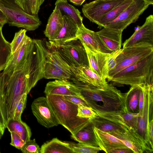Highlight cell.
<instances>
[{"label":"cell","mask_w":153,"mask_h":153,"mask_svg":"<svg viewBox=\"0 0 153 153\" xmlns=\"http://www.w3.org/2000/svg\"><path fill=\"white\" fill-rule=\"evenodd\" d=\"M144 42L153 45V15L147 17L143 24L134 32L123 43V48L140 43Z\"/></svg>","instance_id":"14"},{"label":"cell","mask_w":153,"mask_h":153,"mask_svg":"<svg viewBox=\"0 0 153 153\" xmlns=\"http://www.w3.org/2000/svg\"><path fill=\"white\" fill-rule=\"evenodd\" d=\"M74 153H96L102 150L99 147H95L79 143L68 142Z\"/></svg>","instance_id":"33"},{"label":"cell","mask_w":153,"mask_h":153,"mask_svg":"<svg viewBox=\"0 0 153 153\" xmlns=\"http://www.w3.org/2000/svg\"><path fill=\"white\" fill-rule=\"evenodd\" d=\"M31 108L38 123L44 127L49 128L59 124L46 97H39L34 100Z\"/></svg>","instance_id":"9"},{"label":"cell","mask_w":153,"mask_h":153,"mask_svg":"<svg viewBox=\"0 0 153 153\" xmlns=\"http://www.w3.org/2000/svg\"><path fill=\"white\" fill-rule=\"evenodd\" d=\"M74 83L79 90L84 100L97 114L128 112L125 93L112 84H108L106 87L100 88L82 82Z\"/></svg>","instance_id":"2"},{"label":"cell","mask_w":153,"mask_h":153,"mask_svg":"<svg viewBox=\"0 0 153 153\" xmlns=\"http://www.w3.org/2000/svg\"><path fill=\"white\" fill-rule=\"evenodd\" d=\"M64 23L63 15L56 6L50 15L44 31L45 36L50 40H53L59 33Z\"/></svg>","instance_id":"20"},{"label":"cell","mask_w":153,"mask_h":153,"mask_svg":"<svg viewBox=\"0 0 153 153\" xmlns=\"http://www.w3.org/2000/svg\"><path fill=\"white\" fill-rule=\"evenodd\" d=\"M70 2L77 6H81L86 0H68Z\"/></svg>","instance_id":"47"},{"label":"cell","mask_w":153,"mask_h":153,"mask_svg":"<svg viewBox=\"0 0 153 153\" xmlns=\"http://www.w3.org/2000/svg\"><path fill=\"white\" fill-rule=\"evenodd\" d=\"M120 139L127 147L131 150L134 153H140L138 149L130 142L126 140Z\"/></svg>","instance_id":"44"},{"label":"cell","mask_w":153,"mask_h":153,"mask_svg":"<svg viewBox=\"0 0 153 153\" xmlns=\"http://www.w3.org/2000/svg\"><path fill=\"white\" fill-rule=\"evenodd\" d=\"M122 49V52L116 59L115 67L109 72L108 81L118 72L153 53V45L144 42Z\"/></svg>","instance_id":"6"},{"label":"cell","mask_w":153,"mask_h":153,"mask_svg":"<svg viewBox=\"0 0 153 153\" xmlns=\"http://www.w3.org/2000/svg\"><path fill=\"white\" fill-rule=\"evenodd\" d=\"M89 120L94 127L120 139L126 132L124 128L119 124L97 115Z\"/></svg>","instance_id":"21"},{"label":"cell","mask_w":153,"mask_h":153,"mask_svg":"<svg viewBox=\"0 0 153 153\" xmlns=\"http://www.w3.org/2000/svg\"><path fill=\"white\" fill-rule=\"evenodd\" d=\"M64 23L59 33L53 41H50V44L57 47L73 40L77 39L76 35L79 27L70 17L63 15Z\"/></svg>","instance_id":"17"},{"label":"cell","mask_w":153,"mask_h":153,"mask_svg":"<svg viewBox=\"0 0 153 153\" xmlns=\"http://www.w3.org/2000/svg\"><path fill=\"white\" fill-rule=\"evenodd\" d=\"M27 30L25 29H21L16 32L13 41L10 44L12 54L16 50L19 46L23 40L26 35Z\"/></svg>","instance_id":"35"},{"label":"cell","mask_w":153,"mask_h":153,"mask_svg":"<svg viewBox=\"0 0 153 153\" xmlns=\"http://www.w3.org/2000/svg\"><path fill=\"white\" fill-rule=\"evenodd\" d=\"M76 37L82 44H85L93 51L111 53L104 45L96 32L87 28L83 24L79 27Z\"/></svg>","instance_id":"16"},{"label":"cell","mask_w":153,"mask_h":153,"mask_svg":"<svg viewBox=\"0 0 153 153\" xmlns=\"http://www.w3.org/2000/svg\"><path fill=\"white\" fill-rule=\"evenodd\" d=\"M153 120L152 119L150 121L148 129V135L150 146L153 149Z\"/></svg>","instance_id":"43"},{"label":"cell","mask_w":153,"mask_h":153,"mask_svg":"<svg viewBox=\"0 0 153 153\" xmlns=\"http://www.w3.org/2000/svg\"><path fill=\"white\" fill-rule=\"evenodd\" d=\"M94 127L93 124L90 122L88 125L80 130L76 133L71 134V137L79 143L99 147L95 136Z\"/></svg>","instance_id":"25"},{"label":"cell","mask_w":153,"mask_h":153,"mask_svg":"<svg viewBox=\"0 0 153 153\" xmlns=\"http://www.w3.org/2000/svg\"><path fill=\"white\" fill-rule=\"evenodd\" d=\"M143 84L131 86L128 91L125 93L128 112L134 113L139 112L140 96Z\"/></svg>","instance_id":"23"},{"label":"cell","mask_w":153,"mask_h":153,"mask_svg":"<svg viewBox=\"0 0 153 153\" xmlns=\"http://www.w3.org/2000/svg\"><path fill=\"white\" fill-rule=\"evenodd\" d=\"M109 81L117 85L131 86L142 83L153 84V53L118 72Z\"/></svg>","instance_id":"4"},{"label":"cell","mask_w":153,"mask_h":153,"mask_svg":"<svg viewBox=\"0 0 153 153\" xmlns=\"http://www.w3.org/2000/svg\"><path fill=\"white\" fill-rule=\"evenodd\" d=\"M63 97L65 100L78 106L89 107L86 102L79 97L73 96H63Z\"/></svg>","instance_id":"41"},{"label":"cell","mask_w":153,"mask_h":153,"mask_svg":"<svg viewBox=\"0 0 153 153\" xmlns=\"http://www.w3.org/2000/svg\"><path fill=\"white\" fill-rule=\"evenodd\" d=\"M55 47L65 54L77 66L89 67L86 51L78 39L71 41Z\"/></svg>","instance_id":"11"},{"label":"cell","mask_w":153,"mask_h":153,"mask_svg":"<svg viewBox=\"0 0 153 153\" xmlns=\"http://www.w3.org/2000/svg\"><path fill=\"white\" fill-rule=\"evenodd\" d=\"M15 0H0V10L7 18V23L10 26L22 27L28 31L37 29L42 24L38 15L27 13Z\"/></svg>","instance_id":"5"},{"label":"cell","mask_w":153,"mask_h":153,"mask_svg":"<svg viewBox=\"0 0 153 153\" xmlns=\"http://www.w3.org/2000/svg\"><path fill=\"white\" fill-rule=\"evenodd\" d=\"M86 51L89 67L95 73L107 79L108 77V61L110 53L94 51L84 44H82Z\"/></svg>","instance_id":"13"},{"label":"cell","mask_w":153,"mask_h":153,"mask_svg":"<svg viewBox=\"0 0 153 153\" xmlns=\"http://www.w3.org/2000/svg\"><path fill=\"white\" fill-rule=\"evenodd\" d=\"M6 127L10 132L16 133L25 143L30 140L32 134L31 129L22 120L10 119L7 122Z\"/></svg>","instance_id":"26"},{"label":"cell","mask_w":153,"mask_h":153,"mask_svg":"<svg viewBox=\"0 0 153 153\" xmlns=\"http://www.w3.org/2000/svg\"><path fill=\"white\" fill-rule=\"evenodd\" d=\"M133 0H125L102 16L96 24L99 28L105 25L116 19L131 4Z\"/></svg>","instance_id":"29"},{"label":"cell","mask_w":153,"mask_h":153,"mask_svg":"<svg viewBox=\"0 0 153 153\" xmlns=\"http://www.w3.org/2000/svg\"><path fill=\"white\" fill-rule=\"evenodd\" d=\"M11 141L10 144L18 149H21L25 142L17 134L10 132Z\"/></svg>","instance_id":"39"},{"label":"cell","mask_w":153,"mask_h":153,"mask_svg":"<svg viewBox=\"0 0 153 153\" xmlns=\"http://www.w3.org/2000/svg\"><path fill=\"white\" fill-rule=\"evenodd\" d=\"M4 23H0V71L3 70L12 54L10 44L4 38L2 32Z\"/></svg>","instance_id":"30"},{"label":"cell","mask_w":153,"mask_h":153,"mask_svg":"<svg viewBox=\"0 0 153 153\" xmlns=\"http://www.w3.org/2000/svg\"><path fill=\"white\" fill-rule=\"evenodd\" d=\"M123 31L103 27L96 33L104 45L111 53L120 49Z\"/></svg>","instance_id":"18"},{"label":"cell","mask_w":153,"mask_h":153,"mask_svg":"<svg viewBox=\"0 0 153 153\" xmlns=\"http://www.w3.org/2000/svg\"><path fill=\"white\" fill-rule=\"evenodd\" d=\"M20 150L23 153H40L41 148L34 139L26 142Z\"/></svg>","instance_id":"38"},{"label":"cell","mask_w":153,"mask_h":153,"mask_svg":"<svg viewBox=\"0 0 153 153\" xmlns=\"http://www.w3.org/2000/svg\"></svg>","instance_id":"51"},{"label":"cell","mask_w":153,"mask_h":153,"mask_svg":"<svg viewBox=\"0 0 153 153\" xmlns=\"http://www.w3.org/2000/svg\"><path fill=\"white\" fill-rule=\"evenodd\" d=\"M125 0H94L82 5V12L85 17L96 24L100 18Z\"/></svg>","instance_id":"10"},{"label":"cell","mask_w":153,"mask_h":153,"mask_svg":"<svg viewBox=\"0 0 153 153\" xmlns=\"http://www.w3.org/2000/svg\"><path fill=\"white\" fill-rule=\"evenodd\" d=\"M27 94H23L21 97L16 107L12 119L21 120V116L26 108L27 99Z\"/></svg>","instance_id":"37"},{"label":"cell","mask_w":153,"mask_h":153,"mask_svg":"<svg viewBox=\"0 0 153 153\" xmlns=\"http://www.w3.org/2000/svg\"><path fill=\"white\" fill-rule=\"evenodd\" d=\"M153 84L146 83L144 92L143 107L138 113L137 132L145 141L148 146L152 150L148 135L149 125L152 115L153 103Z\"/></svg>","instance_id":"8"},{"label":"cell","mask_w":153,"mask_h":153,"mask_svg":"<svg viewBox=\"0 0 153 153\" xmlns=\"http://www.w3.org/2000/svg\"><path fill=\"white\" fill-rule=\"evenodd\" d=\"M79 67L83 83L100 88H105L108 85L106 79L93 71L89 67Z\"/></svg>","instance_id":"27"},{"label":"cell","mask_w":153,"mask_h":153,"mask_svg":"<svg viewBox=\"0 0 153 153\" xmlns=\"http://www.w3.org/2000/svg\"><path fill=\"white\" fill-rule=\"evenodd\" d=\"M40 148V153H74L68 142L57 138L45 143Z\"/></svg>","instance_id":"24"},{"label":"cell","mask_w":153,"mask_h":153,"mask_svg":"<svg viewBox=\"0 0 153 153\" xmlns=\"http://www.w3.org/2000/svg\"><path fill=\"white\" fill-rule=\"evenodd\" d=\"M32 41V39L26 35L16 50L11 54L3 72L11 75L14 71L23 68Z\"/></svg>","instance_id":"12"},{"label":"cell","mask_w":153,"mask_h":153,"mask_svg":"<svg viewBox=\"0 0 153 153\" xmlns=\"http://www.w3.org/2000/svg\"><path fill=\"white\" fill-rule=\"evenodd\" d=\"M45 0H39L40 5V6H41V5H42V4L44 1Z\"/></svg>","instance_id":"49"},{"label":"cell","mask_w":153,"mask_h":153,"mask_svg":"<svg viewBox=\"0 0 153 153\" xmlns=\"http://www.w3.org/2000/svg\"><path fill=\"white\" fill-rule=\"evenodd\" d=\"M59 124L74 134L88 125L89 120L77 116L78 106L64 99L63 96H46Z\"/></svg>","instance_id":"3"},{"label":"cell","mask_w":153,"mask_h":153,"mask_svg":"<svg viewBox=\"0 0 153 153\" xmlns=\"http://www.w3.org/2000/svg\"><path fill=\"white\" fill-rule=\"evenodd\" d=\"M149 6L142 0H133L116 19L104 27L123 31L130 24L135 22Z\"/></svg>","instance_id":"7"},{"label":"cell","mask_w":153,"mask_h":153,"mask_svg":"<svg viewBox=\"0 0 153 153\" xmlns=\"http://www.w3.org/2000/svg\"></svg>","instance_id":"50"},{"label":"cell","mask_w":153,"mask_h":153,"mask_svg":"<svg viewBox=\"0 0 153 153\" xmlns=\"http://www.w3.org/2000/svg\"><path fill=\"white\" fill-rule=\"evenodd\" d=\"M7 19L2 11L0 10V23H7Z\"/></svg>","instance_id":"46"},{"label":"cell","mask_w":153,"mask_h":153,"mask_svg":"<svg viewBox=\"0 0 153 153\" xmlns=\"http://www.w3.org/2000/svg\"><path fill=\"white\" fill-rule=\"evenodd\" d=\"M6 128V124L2 113L0 104V139L2 137Z\"/></svg>","instance_id":"42"},{"label":"cell","mask_w":153,"mask_h":153,"mask_svg":"<svg viewBox=\"0 0 153 153\" xmlns=\"http://www.w3.org/2000/svg\"><path fill=\"white\" fill-rule=\"evenodd\" d=\"M125 123L137 132L139 114L128 112L120 114Z\"/></svg>","instance_id":"34"},{"label":"cell","mask_w":153,"mask_h":153,"mask_svg":"<svg viewBox=\"0 0 153 153\" xmlns=\"http://www.w3.org/2000/svg\"><path fill=\"white\" fill-rule=\"evenodd\" d=\"M134 153L131 149L128 148H121L115 149L112 150L111 153Z\"/></svg>","instance_id":"45"},{"label":"cell","mask_w":153,"mask_h":153,"mask_svg":"<svg viewBox=\"0 0 153 153\" xmlns=\"http://www.w3.org/2000/svg\"><path fill=\"white\" fill-rule=\"evenodd\" d=\"M123 49L116 51L110 53L108 61L109 71L113 69L116 65L115 60L118 56L122 52Z\"/></svg>","instance_id":"40"},{"label":"cell","mask_w":153,"mask_h":153,"mask_svg":"<svg viewBox=\"0 0 153 153\" xmlns=\"http://www.w3.org/2000/svg\"><path fill=\"white\" fill-rule=\"evenodd\" d=\"M17 4L27 13L38 15L40 9L39 0H16Z\"/></svg>","instance_id":"31"},{"label":"cell","mask_w":153,"mask_h":153,"mask_svg":"<svg viewBox=\"0 0 153 153\" xmlns=\"http://www.w3.org/2000/svg\"><path fill=\"white\" fill-rule=\"evenodd\" d=\"M94 131L98 146L106 153H111L112 150L117 149L128 148L119 139L110 134L95 127Z\"/></svg>","instance_id":"19"},{"label":"cell","mask_w":153,"mask_h":153,"mask_svg":"<svg viewBox=\"0 0 153 153\" xmlns=\"http://www.w3.org/2000/svg\"><path fill=\"white\" fill-rule=\"evenodd\" d=\"M44 92L46 96L55 95L62 96H73L82 100L77 87L68 80L56 79L50 81L46 85Z\"/></svg>","instance_id":"15"},{"label":"cell","mask_w":153,"mask_h":153,"mask_svg":"<svg viewBox=\"0 0 153 153\" xmlns=\"http://www.w3.org/2000/svg\"><path fill=\"white\" fill-rule=\"evenodd\" d=\"M44 78L59 80H70L68 76L58 72L47 60L45 67Z\"/></svg>","instance_id":"32"},{"label":"cell","mask_w":153,"mask_h":153,"mask_svg":"<svg viewBox=\"0 0 153 153\" xmlns=\"http://www.w3.org/2000/svg\"><path fill=\"white\" fill-rule=\"evenodd\" d=\"M37 83L36 77L27 65L11 75L3 72L0 73V104L6 124L13 118L22 95L28 94Z\"/></svg>","instance_id":"1"},{"label":"cell","mask_w":153,"mask_h":153,"mask_svg":"<svg viewBox=\"0 0 153 153\" xmlns=\"http://www.w3.org/2000/svg\"><path fill=\"white\" fill-rule=\"evenodd\" d=\"M55 6L58 7L63 15L68 16L79 27L83 23V17L79 10L70 4L67 0H56Z\"/></svg>","instance_id":"28"},{"label":"cell","mask_w":153,"mask_h":153,"mask_svg":"<svg viewBox=\"0 0 153 153\" xmlns=\"http://www.w3.org/2000/svg\"><path fill=\"white\" fill-rule=\"evenodd\" d=\"M97 115L96 113L90 107L78 106L77 116L78 117L90 120L94 118Z\"/></svg>","instance_id":"36"},{"label":"cell","mask_w":153,"mask_h":153,"mask_svg":"<svg viewBox=\"0 0 153 153\" xmlns=\"http://www.w3.org/2000/svg\"><path fill=\"white\" fill-rule=\"evenodd\" d=\"M49 52L47 60L59 72L65 75L74 82V77L66 63L60 56L56 50L53 46L48 42Z\"/></svg>","instance_id":"22"},{"label":"cell","mask_w":153,"mask_h":153,"mask_svg":"<svg viewBox=\"0 0 153 153\" xmlns=\"http://www.w3.org/2000/svg\"><path fill=\"white\" fill-rule=\"evenodd\" d=\"M145 3L150 5H153V0H142Z\"/></svg>","instance_id":"48"}]
</instances>
